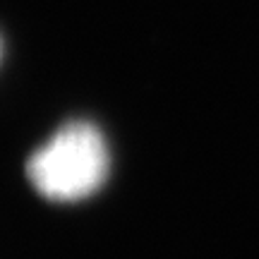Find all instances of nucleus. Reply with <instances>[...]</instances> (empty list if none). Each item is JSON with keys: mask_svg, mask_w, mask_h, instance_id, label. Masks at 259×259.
Here are the masks:
<instances>
[{"mask_svg": "<svg viewBox=\"0 0 259 259\" xmlns=\"http://www.w3.org/2000/svg\"><path fill=\"white\" fill-rule=\"evenodd\" d=\"M111 170L108 144L89 122H67L29 156L27 178L51 202H79L103 185Z\"/></svg>", "mask_w": 259, "mask_h": 259, "instance_id": "obj_1", "label": "nucleus"}, {"mask_svg": "<svg viewBox=\"0 0 259 259\" xmlns=\"http://www.w3.org/2000/svg\"><path fill=\"white\" fill-rule=\"evenodd\" d=\"M0 51H3V48H0Z\"/></svg>", "mask_w": 259, "mask_h": 259, "instance_id": "obj_2", "label": "nucleus"}]
</instances>
